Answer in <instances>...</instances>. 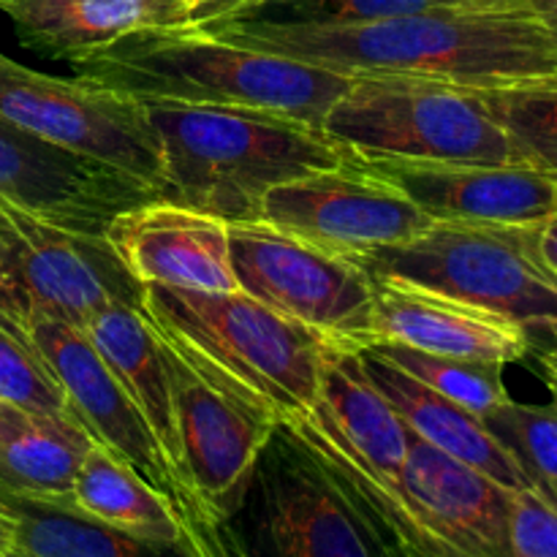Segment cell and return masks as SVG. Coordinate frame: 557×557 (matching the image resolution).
I'll list each match as a JSON object with an SVG mask.
<instances>
[{
    "mask_svg": "<svg viewBox=\"0 0 557 557\" xmlns=\"http://www.w3.org/2000/svg\"><path fill=\"white\" fill-rule=\"evenodd\" d=\"M205 33L346 76H400L487 90L557 74L555 36L531 11L435 9L362 25L237 20Z\"/></svg>",
    "mask_w": 557,
    "mask_h": 557,
    "instance_id": "6da1fadb",
    "label": "cell"
},
{
    "mask_svg": "<svg viewBox=\"0 0 557 557\" xmlns=\"http://www.w3.org/2000/svg\"><path fill=\"white\" fill-rule=\"evenodd\" d=\"M71 69L136 101L256 109L319 128L332 103L351 85L346 74L205 30H136L76 60Z\"/></svg>",
    "mask_w": 557,
    "mask_h": 557,
    "instance_id": "7a4b0ae2",
    "label": "cell"
},
{
    "mask_svg": "<svg viewBox=\"0 0 557 557\" xmlns=\"http://www.w3.org/2000/svg\"><path fill=\"white\" fill-rule=\"evenodd\" d=\"M163 158V199L226 223L259 221L267 190L351 152L319 125L275 112L141 101Z\"/></svg>",
    "mask_w": 557,
    "mask_h": 557,
    "instance_id": "3957f363",
    "label": "cell"
},
{
    "mask_svg": "<svg viewBox=\"0 0 557 557\" xmlns=\"http://www.w3.org/2000/svg\"><path fill=\"white\" fill-rule=\"evenodd\" d=\"M139 310L152 332L196 370L281 422L319 403L335 348L239 288L199 292L145 283Z\"/></svg>",
    "mask_w": 557,
    "mask_h": 557,
    "instance_id": "277c9868",
    "label": "cell"
},
{
    "mask_svg": "<svg viewBox=\"0 0 557 557\" xmlns=\"http://www.w3.org/2000/svg\"><path fill=\"white\" fill-rule=\"evenodd\" d=\"M183 522L212 557H381L335 479L286 422L223 515L188 511Z\"/></svg>",
    "mask_w": 557,
    "mask_h": 557,
    "instance_id": "5b68a950",
    "label": "cell"
},
{
    "mask_svg": "<svg viewBox=\"0 0 557 557\" xmlns=\"http://www.w3.org/2000/svg\"><path fill=\"white\" fill-rule=\"evenodd\" d=\"M370 163H528L482 92L400 76H351L321 123Z\"/></svg>",
    "mask_w": 557,
    "mask_h": 557,
    "instance_id": "8992f818",
    "label": "cell"
},
{
    "mask_svg": "<svg viewBox=\"0 0 557 557\" xmlns=\"http://www.w3.org/2000/svg\"><path fill=\"white\" fill-rule=\"evenodd\" d=\"M539 226L433 221L419 237L359 259L373 277L476 305L525 330L555 332L557 272L544 259Z\"/></svg>",
    "mask_w": 557,
    "mask_h": 557,
    "instance_id": "52a82bcc",
    "label": "cell"
},
{
    "mask_svg": "<svg viewBox=\"0 0 557 557\" xmlns=\"http://www.w3.org/2000/svg\"><path fill=\"white\" fill-rule=\"evenodd\" d=\"M228 259L239 292L302 324L335 351L379 346L375 277L359 256L245 221L228 223Z\"/></svg>",
    "mask_w": 557,
    "mask_h": 557,
    "instance_id": "ba28073f",
    "label": "cell"
},
{
    "mask_svg": "<svg viewBox=\"0 0 557 557\" xmlns=\"http://www.w3.org/2000/svg\"><path fill=\"white\" fill-rule=\"evenodd\" d=\"M0 120L47 145L114 169L163 199V158L145 103L74 76L44 74L0 52Z\"/></svg>",
    "mask_w": 557,
    "mask_h": 557,
    "instance_id": "9c48e42d",
    "label": "cell"
},
{
    "mask_svg": "<svg viewBox=\"0 0 557 557\" xmlns=\"http://www.w3.org/2000/svg\"><path fill=\"white\" fill-rule=\"evenodd\" d=\"M0 308L36 310L85 330L114 305L141 302V283L103 234L76 232L0 196Z\"/></svg>",
    "mask_w": 557,
    "mask_h": 557,
    "instance_id": "30bf717a",
    "label": "cell"
},
{
    "mask_svg": "<svg viewBox=\"0 0 557 557\" xmlns=\"http://www.w3.org/2000/svg\"><path fill=\"white\" fill-rule=\"evenodd\" d=\"M0 319L9 321L36 348L63 389L71 417L90 433L96 444L123 457L147 482L166 493L177 509L194 504L147 419L134 406L123 384L114 379L85 330L36 310L0 308Z\"/></svg>",
    "mask_w": 557,
    "mask_h": 557,
    "instance_id": "8fae6325",
    "label": "cell"
},
{
    "mask_svg": "<svg viewBox=\"0 0 557 557\" xmlns=\"http://www.w3.org/2000/svg\"><path fill=\"white\" fill-rule=\"evenodd\" d=\"M259 221L351 256L403 245L433 226L389 177L357 158L267 190Z\"/></svg>",
    "mask_w": 557,
    "mask_h": 557,
    "instance_id": "7c38bea8",
    "label": "cell"
},
{
    "mask_svg": "<svg viewBox=\"0 0 557 557\" xmlns=\"http://www.w3.org/2000/svg\"><path fill=\"white\" fill-rule=\"evenodd\" d=\"M158 343L172 386L180 479L194 498V509L218 517L232 504L281 419L196 370L161 337Z\"/></svg>",
    "mask_w": 557,
    "mask_h": 557,
    "instance_id": "4fadbf2b",
    "label": "cell"
},
{
    "mask_svg": "<svg viewBox=\"0 0 557 557\" xmlns=\"http://www.w3.org/2000/svg\"><path fill=\"white\" fill-rule=\"evenodd\" d=\"M0 196L38 218L103 234L117 212L158 199L114 169L47 145L0 120Z\"/></svg>",
    "mask_w": 557,
    "mask_h": 557,
    "instance_id": "5bb4252c",
    "label": "cell"
},
{
    "mask_svg": "<svg viewBox=\"0 0 557 557\" xmlns=\"http://www.w3.org/2000/svg\"><path fill=\"white\" fill-rule=\"evenodd\" d=\"M103 237L141 286L237 292L228 223L221 218L169 199H147L117 212Z\"/></svg>",
    "mask_w": 557,
    "mask_h": 557,
    "instance_id": "9a60e30c",
    "label": "cell"
},
{
    "mask_svg": "<svg viewBox=\"0 0 557 557\" xmlns=\"http://www.w3.org/2000/svg\"><path fill=\"white\" fill-rule=\"evenodd\" d=\"M433 221L539 226L557 210V174L536 163H370Z\"/></svg>",
    "mask_w": 557,
    "mask_h": 557,
    "instance_id": "2e32d148",
    "label": "cell"
},
{
    "mask_svg": "<svg viewBox=\"0 0 557 557\" xmlns=\"http://www.w3.org/2000/svg\"><path fill=\"white\" fill-rule=\"evenodd\" d=\"M403 484L449 557H515L511 490L408 430Z\"/></svg>",
    "mask_w": 557,
    "mask_h": 557,
    "instance_id": "e0dca14e",
    "label": "cell"
},
{
    "mask_svg": "<svg viewBox=\"0 0 557 557\" xmlns=\"http://www.w3.org/2000/svg\"><path fill=\"white\" fill-rule=\"evenodd\" d=\"M375 335L381 343L438 357L487 359L509 364L531 351L525 326L498 313L411 286L375 277Z\"/></svg>",
    "mask_w": 557,
    "mask_h": 557,
    "instance_id": "ac0fdd59",
    "label": "cell"
},
{
    "mask_svg": "<svg viewBox=\"0 0 557 557\" xmlns=\"http://www.w3.org/2000/svg\"><path fill=\"white\" fill-rule=\"evenodd\" d=\"M33 52L76 63L136 30H180L174 0H0Z\"/></svg>",
    "mask_w": 557,
    "mask_h": 557,
    "instance_id": "d6986e66",
    "label": "cell"
},
{
    "mask_svg": "<svg viewBox=\"0 0 557 557\" xmlns=\"http://www.w3.org/2000/svg\"><path fill=\"white\" fill-rule=\"evenodd\" d=\"M359 362H362L364 375L389 400L397 417L406 422V428L417 438L449 455L451 460L466 462L473 471L484 473V476H490L500 487L511 490V493L531 490L515 457L484 428L482 419L473 417L471 411L460 408L457 403L446 400L444 395L430 389L428 384L417 381L413 375L403 373L397 364L386 362L373 348L359 354Z\"/></svg>",
    "mask_w": 557,
    "mask_h": 557,
    "instance_id": "ffe728a7",
    "label": "cell"
},
{
    "mask_svg": "<svg viewBox=\"0 0 557 557\" xmlns=\"http://www.w3.org/2000/svg\"><path fill=\"white\" fill-rule=\"evenodd\" d=\"M0 511L11 520V557H212L199 539L152 542L103 525L65 500L33 498L0 484Z\"/></svg>",
    "mask_w": 557,
    "mask_h": 557,
    "instance_id": "44dd1931",
    "label": "cell"
},
{
    "mask_svg": "<svg viewBox=\"0 0 557 557\" xmlns=\"http://www.w3.org/2000/svg\"><path fill=\"white\" fill-rule=\"evenodd\" d=\"M92 444L74 417L0 400V484L14 493L71 504L74 476Z\"/></svg>",
    "mask_w": 557,
    "mask_h": 557,
    "instance_id": "7402d4cb",
    "label": "cell"
},
{
    "mask_svg": "<svg viewBox=\"0 0 557 557\" xmlns=\"http://www.w3.org/2000/svg\"><path fill=\"white\" fill-rule=\"evenodd\" d=\"M313 408L379 476L403 482L408 428L364 375L359 354L335 351L326 359L321 395Z\"/></svg>",
    "mask_w": 557,
    "mask_h": 557,
    "instance_id": "603a6c76",
    "label": "cell"
},
{
    "mask_svg": "<svg viewBox=\"0 0 557 557\" xmlns=\"http://www.w3.org/2000/svg\"><path fill=\"white\" fill-rule=\"evenodd\" d=\"M85 332L103 362L109 364L114 379L123 384L134 406L147 419L152 435L163 446L169 462L180 476L172 386H169L163 348L152 326L147 324L145 313L134 305H114V308L103 310L96 319L87 321Z\"/></svg>",
    "mask_w": 557,
    "mask_h": 557,
    "instance_id": "cb8c5ba5",
    "label": "cell"
},
{
    "mask_svg": "<svg viewBox=\"0 0 557 557\" xmlns=\"http://www.w3.org/2000/svg\"><path fill=\"white\" fill-rule=\"evenodd\" d=\"M71 506L103 525L152 542L190 539L174 500L101 444H92L79 462Z\"/></svg>",
    "mask_w": 557,
    "mask_h": 557,
    "instance_id": "d4e9b609",
    "label": "cell"
},
{
    "mask_svg": "<svg viewBox=\"0 0 557 557\" xmlns=\"http://www.w3.org/2000/svg\"><path fill=\"white\" fill-rule=\"evenodd\" d=\"M373 351L479 419L511 400L504 381L506 364L500 362L438 357V354L417 351V348L395 346V343H381V346H373Z\"/></svg>",
    "mask_w": 557,
    "mask_h": 557,
    "instance_id": "484cf974",
    "label": "cell"
},
{
    "mask_svg": "<svg viewBox=\"0 0 557 557\" xmlns=\"http://www.w3.org/2000/svg\"><path fill=\"white\" fill-rule=\"evenodd\" d=\"M479 92L522 158L557 174V74Z\"/></svg>",
    "mask_w": 557,
    "mask_h": 557,
    "instance_id": "4316f807",
    "label": "cell"
},
{
    "mask_svg": "<svg viewBox=\"0 0 557 557\" xmlns=\"http://www.w3.org/2000/svg\"><path fill=\"white\" fill-rule=\"evenodd\" d=\"M482 422L515 457L533 493L557 509V395L547 406L506 400Z\"/></svg>",
    "mask_w": 557,
    "mask_h": 557,
    "instance_id": "83f0119b",
    "label": "cell"
},
{
    "mask_svg": "<svg viewBox=\"0 0 557 557\" xmlns=\"http://www.w3.org/2000/svg\"><path fill=\"white\" fill-rule=\"evenodd\" d=\"M0 400L36 413L71 417L63 389L36 348L0 319Z\"/></svg>",
    "mask_w": 557,
    "mask_h": 557,
    "instance_id": "f1b7e54d",
    "label": "cell"
},
{
    "mask_svg": "<svg viewBox=\"0 0 557 557\" xmlns=\"http://www.w3.org/2000/svg\"><path fill=\"white\" fill-rule=\"evenodd\" d=\"M451 9L446 0H270L250 20L288 25H362L419 11Z\"/></svg>",
    "mask_w": 557,
    "mask_h": 557,
    "instance_id": "f546056e",
    "label": "cell"
},
{
    "mask_svg": "<svg viewBox=\"0 0 557 557\" xmlns=\"http://www.w3.org/2000/svg\"><path fill=\"white\" fill-rule=\"evenodd\" d=\"M515 557H557V509L533 490L511 495Z\"/></svg>",
    "mask_w": 557,
    "mask_h": 557,
    "instance_id": "4dcf8cb0",
    "label": "cell"
},
{
    "mask_svg": "<svg viewBox=\"0 0 557 557\" xmlns=\"http://www.w3.org/2000/svg\"><path fill=\"white\" fill-rule=\"evenodd\" d=\"M180 11V30H210L226 22L250 20L270 0H174Z\"/></svg>",
    "mask_w": 557,
    "mask_h": 557,
    "instance_id": "1f68e13d",
    "label": "cell"
},
{
    "mask_svg": "<svg viewBox=\"0 0 557 557\" xmlns=\"http://www.w3.org/2000/svg\"><path fill=\"white\" fill-rule=\"evenodd\" d=\"M457 11H484V14H517V11H531L536 0H446Z\"/></svg>",
    "mask_w": 557,
    "mask_h": 557,
    "instance_id": "d6a6232c",
    "label": "cell"
},
{
    "mask_svg": "<svg viewBox=\"0 0 557 557\" xmlns=\"http://www.w3.org/2000/svg\"><path fill=\"white\" fill-rule=\"evenodd\" d=\"M539 243H542V253L547 264L557 272V210L539 226Z\"/></svg>",
    "mask_w": 557,
    "mask_h": 557,
    "instance_id": "836d02e7",
    "label": "cell"
},
{
    "mask_svg": "<svg viewBox=\"0 0 557 557\" xmlns=\"http://www.w3.org/2000/svg\"><path fill=\"white\" fill-rule=\"evenodd\" d=\"M533 14L544 22V27L553 33L555 41H557V0H536V5H533Z\"/></svg>",
    "mask_w": 557,
    "mask_h": 557,
    "instance_id": "e575fe53",
    "label": "cell"
},
{
    "mask_svg": "<svg viewBox=\"0 0 557 557\" xmlns=\"http://www.w3.org/2000/svg\"><path fill=\"white\" fill-rule=\"evenodd\" d=\"M11 544H14V528L9 517L0 511V555H11Z\"/></svg>",
    "mask_w": 557,
    "mask_h": 557,
    "instance_id": "d590c367",
    "label": "cell"
},
{
    "mask_svg": "<svg viewBox=\"0 0 557 557\" xmlns=\"http://www.w3.org/2000/svg\"><path fill=\"white\" fill-rule=\"evenodd\" d=\"M542 368H544V373H547L549 386H553V392L557 395V348H555V351L544 354V357H542Z\"/></svg>",
    "mask_w": 557,
    "mask_h": 557,
    "instance_id": "8d00e7d4",
    "label": "cell"
},
{
    "mask_svg": "<svg viewBox=\"0 0 557 557\" xmlns=\"http://www.w3.org/2000/svg\"><path fill=\"white\" fill-rule=\"evenodd\" d=\"M3 277H5L3 275V264H0V292H3Z\"/></svg>",
    "mask_w": 557,
    "mask_h": 557,
    "instance_id": "74e56055",
    "label": "cell"
},
{
    "mask_svg": "<svg viewBox=\"0 0 557 557\" xmlns=\"http://www.w3.org/2000/svg\"><path fill=\"white\" fill-rule=\"evenodd\" d=\"M0 557H11V555H0Z\"/></svg>",
    "mask_w": 557,
    "mask_h": 557,
    "instance_id": "f35d334b",
    "label": "cell"
}]
</instances>
